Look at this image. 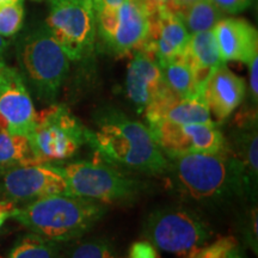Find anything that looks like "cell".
Returning a JSON list of instances; mask_svg holds the SVG:
<instances>
[{"label":"cell","mask_w":258,"mask_h":258,"mask_svg":"<svg viewBox=\"0 0 258 258\" xmlns=\"http://www.w3.org/2000/svg\"><path fill=\"white\" fill-rule=\"evenodd\" d=\"M86 144L105 163L114 166L164 175L170 161L154 140L146 124L128 117L114 108L95 115V129H88Z\"/></svg>","instance_id":"cell-1"},{"label":"cell","mask_w":258,"mask_h":258,"mask_svg":"<svg viewBox=\"0 0 258 258\" xmlns=\"http://www.w3.org/2000/svg\"><path fill=\"white\" fill-rule=\"evenodd\" d=\"M105 212V206L93 200L53 195L16 208L12 218L31 233L59 243L82 237Z\"/></svg>","instance_id":"cell-2"},{"label":"cell","mask_w":258,"mask_h":258,"mask_svg":"<svg viewBox=\"0 0 258 258\" xmlns=\"http://www.w3.org/2000/svg\"><path fill=\"white\" fill-rule=\"evenodd\" d=\"M167 172L176 189L198 201H218L244 195L240 171L228 150L169 158Z\"/></svg>","instance_id":"cell-3"},{"label":"cell","mask_w":258,"mask_h":258,"mask_svg":"<svg viewBox=\"0 0 258 258\" xmlns=\"http://www.w3.org/2000/svg\"><path fill=\"white\" fill-rule=\"evenodd\" d=\"M16 54L25 84L40 101L53 104L70 72V59L47 24L22 35Z\"/></svg>","instance_id":"cell-4"},{"label":"cell","mask_w":258,"mask_h":258,"mask_svg":"<svg viewBox=\"0 0 258 258\" xmlns=\"http://www.w3.org/2000/svg\"><path fill=\"white\" fill-rule=\"evenodd\" d=\"M88 129L66 105L50 104L36 114L28 139L38 163L53 164L76 156L86 144Z\"/></svg>","instance_id":"cell-5"},{"label":"cell","mask_w":258,"mask_h":258,"mask_svg":"<svg viewBox=\"0 0 258 258\" xmlns=\"http://www.w3.org/2000/svg\"><path fill=\"white\" fill-rule=\"evenodd\" d=\"M67 182L66 195L97 202H128L145 190V183L122 173L114 165L80 160L62 166Z\"/></svg>","instance_id":"cell-6"},{"label":"cell","mask_w":258,"mask_h":258,"mask_svg":"<svg viewBox=\"0 0 258 258\" xmlns=\"http://www.w3.org/2000/svg\"><path fill=\"white\" fill-rule=\"evenodd\" d=\"M209 226L198 214L182 207L157 209L144 224V235L156 249L184 257L212 238Z\"/></svg>","instance_id":"cell-7"},{"label":"cell","mask_w":258,"mask_h":258,"mask_svg":"<svg viewBox=\"0 0 258 258\" xmlns=\"http://www.w3.org/2000/svg\"><path fill=\"white\" fill-rule=\"evenodd\" d=\"M47 27L67 57L80 61L92 53L97 21L92 6L85 0H47Z\"/></svg>","instance_id":"cell-8"},{"label":"cell","mask_w":258,"mask_h":258,"mask_svg":"<svg viewBox=\"0 0 258 258\" xmlns=\"http://www.w3.org/2000/svg\"><path fill=\"white\" fill-rule=\"evenodd\" d=\"M96 21L103 49L114 56L132 55L148 40L150 14L139 0H125L117 10L101 9Z\"/></svg>","instance_id":"cell-9"},{"label":"cell","mask_w":258,"mask_h":258,"mask_svg":"<svg viewBox=\"0 0 258 258\" xmlns=\"http://www.w3.org/2000/svg\"><path fill=\"white\" fill-rule=\"evenodd\" d=\"M0 192L6 201L30 203L53 195H66L67 182L62 166L37 163L2 173Z\"/></svg>","instance_id":"cell-10"},{"label":"cell","mask_w":258,"mask_h":258,"mask_svg":"<svg viewBox=\"0 0 258 258\" xmlns=\"http://www.w3.org/2000/svg\"><path fill=\"white\" fill-rule=\"evenodd\" d=\"M147 127L167 158L192 153H217L225 147L226 139L215 122L188 124L156 122Z\"/></svg>","instance_id":"cell-11"},{"label":"cell","mask_w":258,"mask_h":258,"mask_svg":"<svg viewBox=\"0 0 258 258\" xmlns=\"http://www.w3.org/2000/svg\"><path fill=\"white\" fill-rule=\"evenodd\" d=\"M36 114L21 72L5 63L0 69V131L28 138Z\"/></svg>","instance_id":"cell-12"},{"label":"cell","mask_w":258,"mask_h":258,"mask_svg":"<svg viewBox=\"0 0 258 258\" xmlns=\"http://www.w3.org/2000/svg\"><path fill=\"white\" fill-rule=\"evenodd\" d=\"M167 88L161 66L153 53L138 49L132 54L125 78V92L139 114H144Z\"/></svg>","instance_id":"cell-13"},{"label":"cell","mask_w":258,"mask_h":258,"mask_svg":"<svg viewBox=\"0 0 258 258\" xmlns=\"http://www.w3.org/2000/svg\"><path fill=\"white\" fill-rule=\"evenodd\" d=\"M150 18V35L141 49L153 53L160 64L182 55L190 34L178 12L171 9H161L151 15Z\"/></svg>","instance_id":"cell-14"},{"label":"cell","mask_w":258,"mask_h":258,"mask_svg":"<svg viewBox=\"0 0 258 258\" xmlns=\"http://www.w3.org/2000/svg\"><path fill=\"white\" fill-rule=\"evenodd\" d=\"M147 124L156 122H167L173 124L211 123L207 103L203 93L190 97H177L166 89L144 112Z\"/></svg>","instance_id":"cell-15"},{"label":"cell","mask_w":258,"mask_h":258,"mask_svg":"<svg viewBox=\"0 0 258 258\" xmlns=\"http://www.w3.org/2000/svg\"><path fill=\"white\" fill-rule=\"evenodd\" d=\"M231 141H225L226 148L233 158L243 179L244 195L250 199L257 194V165H258V134L256 114L250 112L244 116Z\"/></svg>","instance_id":"cell-16"},{"label":"cell","mask_w":258,"mask_h":258,"mask_svg":"<svg viewBox=\"0 0 258 258\" xmlns=\"http://www.w3.org/2000/svg\"><path fill=\"white\" fill-rule=\"evenodd\" d=\"M245 80L232 72L225 62L213 71L203 86V97L209 111L218 121H224L243 102Z\"/></svg>","instance_id":"cell-17"},{"label":"cell","mask_w":258,"mask_h":258,"mask_svg":"<svg viewBox=\"0 0 258 258\" xmlns=\"http://www.w3.org/2000/svg\"><path fill=\"white\" fill-rule=\"evenodd\" d=\"M224 62L239 61L249 64L258 56L257 30L243 18H222L213 29Z\"/></svg>","instance_id":"cell-18"},{"label":"cell","mask_w":258,"mask_h":258,"mask_svg":"<svg viewBox=\"0 0 258 258\" xmlns=\"http://www.w3.org/2000/svg\"><path fill=\"white\" fill-rule=\"evenodd\" d=\"M183 56L192 71L196 85L202 92L206 80L213 71L224 63L213 30L190 34Z\"/></svg>","instance_id":"cell-19"},{"label":"cell","mask_w":258,"mask_h":258,"mask_svg":"<svg viewBox=\"0 0 258 258\" xmlns=\"http://www.w3.org/2000/svg\"><path fill=\"white\" fill-rule=\"evenodd\" d=\"M37 163L27 137L0 131V173Z\"/></svg>","instance_id":"cell-20"},{"label":"cell","mask_w":258,"mask_h":258,"mask_svg":"<svg viewBox=\"0 0 258 258\" xmlns=\"http://www.w3.org/2000/svg\"><path fill=\"white\" fill-rule=\"evenodd\" d=\"M163 79L166 88L177 97H190L203 93L196 85L192 71L184 56L178 55L167 62L160 64Z\"/></svg>","instance_id":"cell-21"},{"label":"cell","mask_w":258,"mask_h":258,"mask_svg":"<svg viewBox=\"0 0 258 258\" xmlns=\"http://www.w3.org/2000/svg\"><path fill=\"white\" fill-rule=\"evenodd\" d=\"M189 34L213 30L224 17V12L212 0H198L178 11Z\"/></svg>","instance_id":"cell-22"},{"label":"cell","mask_w":258,"mask_h":258,"mask_svg":"<svg viewBox=\"0 0 258 258\" xmlns=\"http://www.w3.org/2000/svg\"><path fill=\"white\" fill-rule=\"evenodd\" d=\"M9 258H59V245L57 241L30 233L16 243Z\"/></svg>","instance_id":"cell-23"},{"label":"cell","mask_w":258,"mask_h":258,"mask_svg":"<svg viewBox=\"0 0 258 258\" xmlns=\"http://www.w3.org/2000/svg\"><path fill=\"white\" fill-rule=\"evenodd\" d=\"M23 2L0 4V36H14L23 27Z\"/></svg>","instance_id":"cell-24"},{"label":"cell","mask_w":258,"mask_h":258,"mask_svg":"<svg viewBox=\"0 0 258 258\" xmlns=\"http://www.w3.org/2000/svg\"><path fill=\"white\" fill-rule=\"evenodd\" d=\"M70 258H116L115 250L108 240L91 239L73 247Z\"/></svg>","instance_id":"cell-25"},{"label":"cell","mask_w":258,"mask_h":258,"mask_svg":"<svg viewBox=\"0 0 258 258\" xmlns=\"http://www.w3.org/2000/svg\"><path fill=\"white\" fill-rule=\"evenodd\" d=\"M234 244H237V240L233 237H221L214 243L206 244L183 258H222Z\"/></svg>","instance_id":"cell-26"},{"label":"cell","mask_w":258,"mask_h":258,"mask_svg":"<svg viewBox=\"0 0 258 258\" xmlns=\"http://www.w3.org/2000/svg\"><path fill=\"white\" fill-rule=\"evenodd\" d=\"M124 258H160L158 251L148 241H135L129 247L127 256Z\"/></svg>","instance_id":"cell-27"},{"label":"cell","mask_w":258,"mask_h":258,"mask_svg":"<svg viewBox=\"0 0 258 258\" xmlns=\"http://www.w3.org/2000/svg\"><path fill=\"white\" fill-rule=\"evenodd\" d=\"M224 14H238L244 11L252 3V0H212Z\"/></svg>","instance_id":"cell-28"},{"label":"cell","mask_w":258,"mask_h":258,"mask_svg":"<svg viewBox=\"0 0 258 258\" xmlns=\"http://www.w3.org/2000/svg\"><path fill=\"white\" fill-rule=\"evenodd\" d=\"M250 66V90H251V97L257 103L258 97V56L249 63Z\"/></svg>","instance_id":"cell-29"},{"label":"cell","mask_w":258,"mask_h":258,"mask_svg":"<svg viewBox=\"0 0 258 258\" xmlns=\"http://www.w3.org/2000/svg\"><path fill=\"white\" fill-rule=\"evenodd\" d=\"M147 10L150 16L154 14V12L159 11L161 9H172L173 0H139Z\"/></svg>","instance_id":"cell-30"},{"label":"cell","mask_w":258,"mask_h":258,"mask_svg":"<svg viewBox=\"0 0 258 258\" xmlns=\"http://www.w3.org/2000/svg\"><path fill=\"white\" fill-rule=\"evenodd\" d=\"M15 209V203L6 201V200L0 201V227L5 224V221L8 220L9 218H12Z\"/></svg>","instance_id":"cell-31"},{"label":"cell","mask_w":258,"mask_h":258,"mask_svg":"<svg viewBox=\"0 0 258 258\" xmlns=\"http://www.w3.org/2000/svg\"><path fill=\"white\" fill-rule=\"evenodd\" d=\"M125 0H101V9L117 10Z\"/></svg>","instance_id":"cell-32"},{"label":"cell","mask_w":258,"mask_h":258,"mask_svg":"<svg viewBox=\"0 0 258 258\" xmlns=\"http://www.w3.org/2000/svg\"><path fill=\"white\" fill-rule=\"evenodd\" d=\"M222 258H245V256L241 253V251L239 249V245H238V243H237V244H234L233 246H232L231 249L225 253V256Z\"/></svg>","instance_id":"cell-33"},{"label":"cell","mask_w":258,"mask_h":258,"mask_svg":"<svg viewBox=\"0 0 258 258\" xmlns=\"http://www.w3.org/2000/svg\"><path fill=\"white\" fill-rule=\"evenodd\" d=\"M195 2H198V0H173L172 9H173V11L178 12L182 9L186 8V6L192 4V3H195Z\"/></svg>","instance_id":"cell-34"},{"label":"cell","mask_w":258,"mask_h":258,"mask_svg":"<svg viewBox=\"0 0 258 258\" xmlns=\"http://www.w3.org/2000/svg\"><path fill=\"white\" fill-rule=\"evenodd\" d=\"M8 47H9V42L6 41L3 36H0V69L5 64L4 55H5L6 49H8Z\"/></svg>","instance_id":"cell-35"},{"label":"cell","mask_w":258,"mask_h":258,"mask_svg":"<svg viewBox=\"0 0 258 258\" xmlns=\"http://www.w3.org/2000/svg\"><path fill=\"white\" fill-rule=\"evenodd\" d=\"M85 2H88L89 4L92 6L93 11H95L96 15H97V12L101 10V0H85Z\"/></svg>","instance_id":"cell-36"},{"label":"cell","mask_w":258,"mask_h":258,"mask_svg":"<svg viewBox=\"0 0 258 258\" xmlns=\"http://www.w3.org/2000/svg\"><path fill=\"white\" fill-rule=\"evenodd\" d=\"M11 2H24V0H0V4H5V3H11ZM40 2V0H36Z\"/></svg>","instance_id":"cell-37"}]
</instances>
